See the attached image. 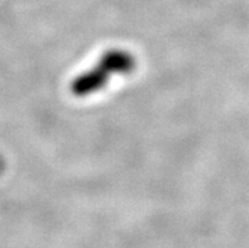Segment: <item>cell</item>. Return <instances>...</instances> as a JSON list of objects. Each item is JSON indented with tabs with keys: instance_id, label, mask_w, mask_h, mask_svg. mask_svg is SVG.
<instances>
[{
	"instance_id": "obj_1",
	"label": "cell",
	"mask_w": 249,
	"mask_h": 248,
	"mask_svg": "<svg viewBox=\"0 0 249 248\" xmlns=\"http://www.w3.org/2000/svg\"><path fill=\"white\" fill-rule=\"evenodd\" d=\"M110 76L107 70L98 65L73 79L71 82V93L79 97L89 96L104 89L110 80Z\"/></svg>"
},
{
	"instance_id": "obj_2",
	"label": "cell",
	"mask_w": 249,
	"mask_h": 248,
	"mask_svg": "<svg viewBox=\"0 0 249 248\" xmlns=\"http://www.w3.org/2000/svg\"><path fill=\"white\" fill-rule=\"evenodd\" d=\"M98 65L105 69L107 73L113 74H129L136 69V58L128 51L109 50L100 57Z\"/></svg>"
}]
</instances>
